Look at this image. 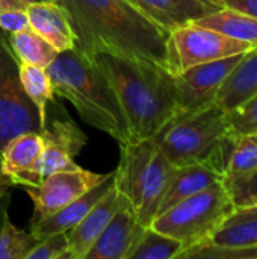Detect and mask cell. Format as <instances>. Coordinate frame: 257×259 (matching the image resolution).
<instances>
[{
	"label": "cell",
	"mask_w": 257,
	"mask_h": 259,
	"mask_svg": "<svg viewBox=\"0 0 257 259\" xmlns=\"http://www.w3.org/2000/svg\"><path fill=\"white\" fill-rule=\"evenodd\" d=\"M86 56L112 53L158 62L165 67L168 32L151 23L129 0H58Z\"/></svg>",
	"instance_id": "6da1fadb"
},
{
	"label": "cell",
	"mask_w": 257,
	"mask_h": 259,
	"mask_svg": "<svg viewBox=\"0 0 257 259\" xmlns=\"http://www.w3.org/2000/svg\"><path fill=\"white\" fill-rule=\"evenodd\" d=\"M88 58L111 80L123 106L132 143L153 138L177 115L174 74L164 65L103 52Z\"/></svg>",
	"instance_id": "7a4b0ae2"
},
{
	"label": "cell",
	"mask_w": 257,
	"mask_h": 259,
	"mask_svg": "<svg viewBox=\"0 0 257 259\" xmlns=\"http://www.w3.org/2000/svg\"><path fill=\"white\" fill-rule=\"evenodd\" d=\"M45 70L53 93L68 100L86 124L108 134L118 144L132 143L120 99L91 58L74 47L59 52Z\"/></svg>",
	"instance_id": "3957f363"
},
{
	"label": "cell",
	"mask_w": 257,
	"mask_h": 259,
	"mask_svg": "<svg viewBox=\"0 0 257 259\" xmlns=\"http://www.w3.org/2000/svg\"><path fill=\"white\" fill-rule=\"evenodd\" d=\"M153 140L176 167L203 162L223 176L235 135L229 132L227 112L214 103L200 111L174 115Z\"/></svg>",
	"instance_id": "277c9868"
},
{
	"label": "cell",
	"mask_w": 257,
	"mask_h": 259,
	"mask_svg": "<svg viewBox=\"0 0 257 259\" xmlns=\"http://www.w3.org/2000/svg\"><path fill=\"white\" fill-rule=\"evenodd\" d=\"M233 209L223 181H218L159 214L150 226L179 240L185 250L208 240Z\"/></svg>",
	"instance_id": "5b68a950"
},
{
	"label": "cell",
	"mask_w": 257,
	"mask_h": 259,
	"mask_svg": "<svg viewBox=\"0 0 257 259\" xmlns=\"http://www.w3.org/2000/svg\"><path fill=\"white\" fill-rule=\"evenodd\" d=\"M20 64L6 32L0 29V153L14 137L41 132L44 127L36 106L21 85Z\"/></svg>",
	"instance_id": "8992f818"
},
{
	"label": "cell",
	"mask_w": 257,
	"mask_h": 259,
	"mask_svg": "<svg viewBox=\"0 0 257 259\" xmlns=\"http://www.w3.org/2000/svg\"><path fill=\"white\" fill-rule=\"evenodd\" d=\"M251 47L254 46L250 42L189 23L170 32L165 46V68L176 76L198 64L245 53Z\"/></svg>",
	"instance_id": "52a82bcc"
},
{
	"label": "cell",
	"mask_w": 257,
	"mask_h": 259,
	"mask_svg": "<svg viewBox=\"0 0 257 259\" xmlns=\"http://www.w3.org/2000/svg\"><path fill=\"white\" fill-rule=\"evenodd\" d=\"M106 175L94 173L79 167L74 170L55 171L45 176L39 185L23 188L33 203L30 225L53 215L95 185H98L106 178Z\"/></svg>",
	"instance_id": "ba28073f"
},
{
	"label": "cell",
	"mask_w": 257,
	"mask_h": 259,
	"mask_svg": "<svg viewBox=\"0 0 257 259\" xmlns=\"http://www.w3.org/2000/svg\"><path fill=\"white\" fill-rule=\"evenodd\" d=\"M242 53L194 65L174 76L177 114L194 112L215 103L217 94Z\"/></svg>",
	"instance_id": "9c48e42d"
},
{
	"label": "cell",
	"mask_w": 257,
	"mask_h": 259,
	"mask_svg": "<svg viewBox=\"0 0 257 259\" xmlns=\"http://www.w3.org/2000/svg\"><path fill=\"white\" fill-rule=\"evenodd\" d=\"M44 143L41 132H24L14 137L2 150V173L12 187L27 188L41 184Z\"/></svg>",
	"instance_id": "30bf717a"
},
{
	"label": "cell",
	"mask_w": 257,
	"mask_h": 259,
	"mask_svg": "<svg viewBox=\"0 0 257 259\" xmlns=\"http://www.w3.org/2000/svg\"><path fill=\"white\" fill-rule=\"evenodd\" d=\"M41 137L44 143L41 159L42 178L55 171L79 168L74 158L85 147L88 138L76 123L70 120H56L52 124L47 123L41 129Z\"/></svg>",
	"instance_id": "8fae6325"
},
{
	"label": "cell",
	"mask_w": 257,
	"mask_h": 259,
	"mask_svg": "<svg viewBox=\"0 0 257 259\" xmlns=\"http://www.w3.org/2000/svg\"><path fill=\"white\" fill-rule=\"evenodd\" d=\"M126 203L130 202L121 193H118L114 184L112 188L85 215V219L67 232L71 259H85V255L88 253L94 241L101 235L112 217Z\"/></svg>",
	"instance_id": "7c38bea8"
},
{
	"label": "cell",
	"mask_w": 257,
	"mask_h": 259,
	"mask_svg": "<svg viewBox=\"0 0 257 259\" xmlns=\"http://www.w3.org/2000/svg\"><path fill=\"white\" fill-rule=\"evenodd\" d=\"M156 149L158 146L153 138L120 144V164L114 171L115 188L130 202L133 209H136L141 200L147 170Z\"/></svg>",
	"instance_id": "4fadbf2b"
},
{
	"label": "cell",
	"mask_w": 257,
	"mask_h": 259,
	"mask_svg": "<svg viewBox=\"0 0 257 259\" xmlns=\"http://www.w3.org/2000/svg\"><path fill=\"white\" fill-rule=\"evenodd\" d=\"M141 14L165 32L194 23L215 11L220 5L209 0H129Z\"/></svg>",
	"instance_id": "5bb4252c"
},
{
	"label": "cell",
	"mask_w": 257,
	"mask_h": 259,
	"mask_svg": "<svg viewBox=\"0 0 257 259\" xmlns=\"http://www.w3.org/2000/svg\"><path fill=\"white\" fill-rule=\"evenodd\" d=\"M142 231L144 226L138 223L133 206L126 203L94 241L85 259H127L130 249Z\"/></svg>",
	"instance_id": "9a60e30c"
},
{
	"label": "cell",
	"mask_w": 257,
	"mask_h": 259,
	"mask_svg": "<svg viewBox=\"0 0 257 259\" xmlns=\"http://www.w3.org/2000/svg\"><path fill=\"white\" fill-rule=\"evenodd\" d=\"M29 27L58 52L76 47V36L65 9L58 2L35 0L27 6Z\"/></svg>",
	"instance_id": "2e32d148"
},
{
	"label": "cell",
	"mask_w": 257,
	"mask_h": 259,
	"mask_svg": "<svg viewBox=\"0 0 257 259\" xmlns=\"http://www.w3.org/2000/svg\"><path fill=\"white\" fill-rule=\"evenodd\" d=\"M114 184H115V173H108L106 178L98 185H95L94 188H91L89 191L73 200L71 203H68L53 215L30 225L29 231L38 240L55 232H68L71 228H74L77 223H80L85 219V215L112 188Z\"/></svg>",
	"instance_id": "e0dca14e"
},
{
	"label": "cell",
	"mask_w": 257,
	"mask_h": 259,
	"mask_svg": "<svg viewBox=\"0 0 257 259\" xmlns=\"http://www.w3.org/2000/svg\"><path fill=\"white\" fill-rule=\"evenodd\" d=\"M176 165L168 159V156L158 147L150 161L147 176L144 181L141 200L135 209L138 223L144 228L150 226L158 209L162 203V199L171 184V179L176 173Z\"/></svg>",
	"instance_id": "ac0fdd59"
},
{
	"label": "cell",
	"mask_w": 257,
	"mask_h": 259,
	"mask_svg": "<svg viewBox=\"0 0 257 259\" xmlns=\"http://www.w3.org/2000/svg\"><path fill=\"white\" fill-rule=\"evenodd\" d=\"M254 94H257V46L242 53L223 82L215 103L229 112Z\"/></svg>",
	"instance_id": "d6986e66"
},
{
	"label": "cell",
	"mask_w": 257,
	"mask_h": 259,
	"mask_svg": "<svg viewBox=\"0 0 257 259\" xmlns=\"http://www.w3.org/2000/svg\"><path fill=\"white\" fill-rule=\"evenodd\" d=\"M221 179L223 176L218 171H215L212 167L203 162L177 167L171 179V184L162 199V203L158 209V215Z\"/></svg>",
	"instance_id": "ffe728a7"
},
{
	"label": "cell",
	"mask_w": 257,
	"mask_h": 259,
	"mask_svg": "<svg viewBox=\"0 0 257 259\" xmlns=\"http://www.w3.org/2000/svg\"><path fill=\"white\" fill-rule=\"evenodd\" d=\"M208 241L218 246L257 247V206L235 208Z\"/></svg>",
	"instance_id": "44dd1931"
},
{
	"label": "cell",
	"mask_w": 257,
	"mask_h": 259,
	"mask_svg": "<svg viewBox=\"0 0 257 259\" xmlns=\"http://www.w3.org/2000/svg\"><path fill=\"white\" fill-rule=\"evenodd\" d=\"M194 23L217 30L229 38L257 46V18L238 9L223 6Z\"/></svg>",
	"instance_id": "7402d4cb"
},
{
	"label": "cell",
	"mask_w": 257,
	"mask_h": 259,
	"mask_svg": "<svg viewBox=\"0 0 257 259\" xmlns=\"http://www.w3.org/2000/svg\"><path fill=\"white\" fill-rule=\"evenodd\" d=\"M6 35L12 52L23 64H32L47 68L59 53L50 42H47L30 27Z\"/></svg>",
	"instance_id": "603a6c76"
},
{
	"label": "cell",
	"mask_w": 257,
	"mask_h": 259,
	"mask_svg": "<svg viewBox=\"0 0 257 259\" xmlns=\"http://www.w3.org/2000/svg\"><path fill=\"white\" fill-rule=\"evenodd\" d=\"M182 250L183 246L179 240L147 226L136 238L127 259H173L177 258Z\"/></svg>",
	"instance_id": "cb8c5ba5"
},
{
	"label": "cell",
	"mask_w": 257,
	"mask_h": 259,
	"mask_svg": "<svg viewBox=\"0 0 257 259\" xmlns=\"http://www.w3.org/2000/svg\"><path fill=\"white\" fill-rule=\"evenodd\" d=\"M20 79H21V85L27 97L32 100V103L38 109L42 126H45L47 124V106L50 102H53V96H55L47 70L38 65L21 62Z\"/></svg>",
	"instance_id": "d4e9b609"
},
{
	"label": "cell",
	"mask_w": 257,
	"mask_h": 259,
	"mask_svg": "<svg viewBox=\"0 0 257 259\" xmlns=\"http://www.w3.org/2000/svg\"><path fill=\"white\" fill-rule=\"evenodd\" d=\"M38 238L30 232L11 223L9 215L3 217L0 226V259H26Z\"/></svg>",
	"instance_id": "484cf974"
},
{
	"label": "cell",
	"mask_w": 257,
	"mask_h": 259,
	"mask_svg": "<svg viewBox=\"0 0 257 259\" xmlns=\"http://www.w3.org/2000/svg\"><path fill=\"white\" fill-rule=\"evenodd\" d=\"M257 167V134L236 135L223 176L244 175Z\"/></svg>",
	"instance_id": "4316f807"
},
{
	"label": "cell",
	"mask_w": 257,
	"mask_h": 259,
	"mask_svg": "<svg viewBox=\"0 0 257 259\" xmlns=\"http://www.w3.org/2000/svg\"><path fill=\"white\" fill-rule=\"evenodd\" d=\"M177 259H257V247L218 246L204 240L185 249Z\"/></svg>",
	"instance_id": "83f0119b"
},
{
	"label": "cell",
	"mask_w": 257,
	"mask_h": 259,
	"mask_svg": "<svg viewBox=\"0 0 257 259\" xmlns=\"http://www.w3.org/2000/svg\"><path fill=\"white\" fill-rule=\"evenodd\" d=\"M221 181L235 208L257 206V167L244 175L223 176Z\"/></svg>",
	"instance_id": "f1b7e54d"
},
{
	"label": "cell",
	"mask_w": 257,
	"mask_h": 259,
	"mask_svg": "<svg viewBox=\"0 0 257 259\" xmlns=\"http://www.w3.org/2000/svg\"><path fill=\"white\" fill-rule=\"evenodd\" d=\"M227 120L229 132L235 137L257 134V94L229 111Z\"/></svg>",
	"instance_id": "f546056e"
},
{
	"label": "cell",
	"mask_w": 257,
	"mask_h": 259,
	"mask_svg": "<svg viewBox=\"0 0 257 259\" xmlns=\"http://www.w3.org/2000/svg\"><path fill=\"white\" fill-rule=\"evenodd\" d=\"M35 0H0V29L6 33L29 27L27 6Z\"/></svg>",
	"instance_id": "4dcf8cb0"
},
{
	"label": "cell",
	"mask_w": 257,
	"mask_h": 259,
	"mask_svg": "<svg viewBox=\"0 0 257 259\" xmlns=\"http://www.w3.org/2000/svg\"><path fill=\"white\" fill-rule=\"evenodd\" d=\"M26 259H71L67 232H55L39 238Z\"/></svg>",
	"instance_id": "1f68e13d"
},
{
	"label": "cell",
	"mask_w": 257,
	"mask_h": 259,
	"mask_svg": "<svg viewBox=\"0 0 257 259\" xmlns=\"http://www.w3.org/2000/svg\"><path fill=\"white\" fill-rule=\"evenodd\" d=\"M223 6L238 9L257 18V0H223Z\"/></svg>",
	"instance_id": "d6a6232c"
},
{
	"label": "cell",
	"mask_w": 257,
	"mask_h": 259,
	"mask_svg": "<svg viewBox=\"0 0 257 259\" xmlns=\"http://www.w3.org/2000/svg\"><path fill=\"white\" fill-rule=\"evenodd\" d=\"M8 205H9V193L0 196V225L3 222V217L8 214Z\"/></svg>",
	"instance_id": "836d02e7"
},
{
	"label": "cell",
	"mask_w": 257,
	"mask_h": 259,
	"mask_svg": "<svg viewBox=\"0 0 257 259\" xmlns=\"http://www.w3.org/2000/svg\"><path fill=\"white\" fill-rule=\"evenodd\" d=\"M0 164H2V155H0ZM11 187H12V184L9 182V179H8V178H5V176H3L2 168H0V196H2V194L9 193V188H11Z\"/></svg>",
	"instance_id": "e575fe53"
},
{
	"label": "cell",
	"mask_w": 257,
	"mask_h": 259,
	"mask_svg": "<svg viewBox=\"0 0 257 259\" xmlns=\"http://www.w3.org/2000/svg\"><path fill=\"white\" fill-rule=\"evenodd\" d=\"M209 2H214V3H217V5L223 6V0H209Z\"/></svg>",
	"instance_id": "d590c367"
},
{
	"label": "cell",
	"mask_w": 257,
	"mask_h": 259,
	"mask_svg": "<svg viewBox=\"0 0 257 259\" xmlns=\"http://www.w3.org/2000/svg\"><path fill=\"white\" fill-rule=\"evenodd\" d=\"M48 2H58V0H48Z\"/></svg>",
	"instance_id": "8d00e7d4"
}]
</instances>
